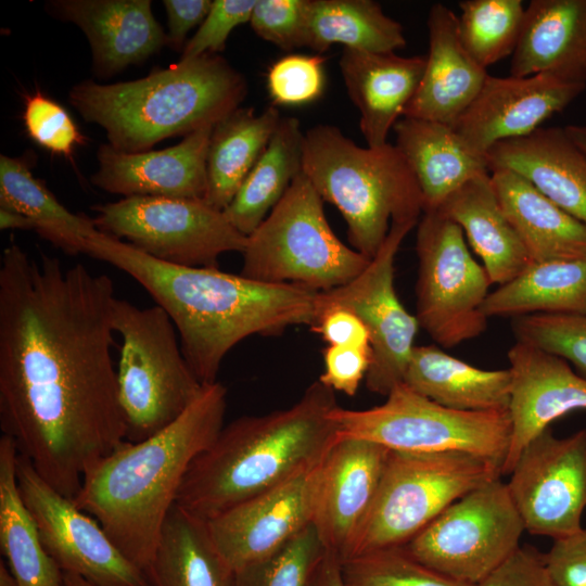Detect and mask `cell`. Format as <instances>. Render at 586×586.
Segmentation results:
<instances>
[{
	"label": "cell",
	"mask_w": 586,
	"mask_h": 586,
	"mask_svg": "<svg viewBox=\"0 0 586 586\" xmlns=\"http://www.w3.org/2000/svg\"><path fill=\"white\" fill-rule=\"evenodd\" d=\"M112 279L13 240L0 264V426L39 475L74 499L126 441Z\"/></svg>",
	"instance_id": "cell-1"
},
{
	"label": "cell",
	"mask_w": 586,
	"mask_h": 586,
	"mask_svg": "<svg viewBox=\"0 0 586 586\" xmlns=\"http://www.w3.org/2000/svg\"><path fill=\"white\" fill-rule=\"evenodd\" d=\"M82 253L129 275L168 314L202 384L217 381L225 356L242 340L316 320L319 292L300 285L167 264L98 230L84 240Z\"/></svg>",
	"instance_id": "cell-2"
},
{
	"label": "cell",
	"mask_w": 586,
	"mask_h": 586,
	"mask_svg": "<svg viewBox=\"0 0 586 586\" xmlns=\"http://www.w3.org/2000/svg\"><path fill=\"white\" fill-rule=\"evenodd\" d=\"M226 407L227 388L204 384L175 422L141 442L124 441L84 476L73 501L145 575L184 475L224 428Z\"/></svg>",
	"instance_id": "cell-3"
},
{
	"label": "cell",
	"mask_w": 586,
	"mask_h": 586,
	"mask_svg": "<svg viewBox=\"0 0 586 586\" xmlns=\"http://www.w3.org/2000/svg\"><path fill=\"white\" fill-rule=\"evenodd\" d=\"M334 391L319 380L292 406L224 425L190 464L176 504L207 522L323 460L339 438Z\"/></svg>",
	"instance_id": "cell-4"
},
{
	"label": "cell",
	"mask_w": 586,
	"mask_h": 586,
	"mask_svg": "<svg viewBox=\"0 0 586 586\" xmlns=\"http://www.w3.org/2000/svg\"><path fill=\"white\" fill-rule=\"evenodd\" d=\"M247 91L245 77L226 59L205 53L136 80L80 81L68 101L86 122L105 130L110 145L137 153L214 126L240 107Z\"/></svg>",
	"instance_id": "cell-5"
},
{
	"label": "cell",
	"mask_w": 586,
	"mask_h": 586,
	"mask_svg": "<svg viewBox=\"0 0 586 586\" xmlns=\"http://www.w3.org/2000/svg\"><path fill=\"white\" fill-rule=\"evenodd\" d=\"M302 168L345 219L353 249L369 259L392 221H419L423 214L416 177L395 144L362 148L339 127L319 124L304 133Z\"/></svg>",
	"instance_id": "cell-6"
},
{
	"label": "cell",
	"mask_w": 586,
	"mask_h": 586,
	"mask_svg": "<svg viewBox=\"0 0 586 586\" xmlns=\"http://www.w3.org/2000/svg\"><path fill=\"white\" fill-rule=\"evenodd\" d=\"M113 327L122 337L116 369L126 441L137 443L175 422L204 384L191 370L176 327L161 306L139 307L116 297Z\"/></svg>",
	"instance_id": "cell-7"
},
{
	"label": "cell",
	"mask_w": 586,
	"mask_h": 586,
	"mask_svg": "<svg viewBox=\"0 0 586 586\" xmlns=\"http://www.w3.org/2000/svg\"><path fill=\"white\" fill-rule=\"evenodd\" d=\"M242 255L241 275L316 292L346 284L370 262L333 232L324 215L323 200L303 171L247 235Z\"/></svg>",
	"instance_id": "cell-8"
},
{
	"label": "cell",
	"mask_w": 586,
	"mask_h": 586,
	"mask_svg": "<svg viewBox=\"0 0 586 586\" xmlns=\"http://www.w3.org/2000/svg\"><path fill=\"white\" fill-rule=\"evenodd\" d=\"M500 476L499 462L467 453L390 450L375 498L343 561L406 545L453 502Z\"/></svg>",
	"instance_id": "cell-9"
},
{
	"label": "cell",
	"mask_w": 586,
	"mask_h": 586,
	"mask_svg": "<svg viewBox=\"0 0 586 586\" xmlns=\"http://www.w3.org/2000/svg\"><path fill=\"white\" fill-rule=\"evenodd\" d=\"M339 436L377 443L388 450L467 453L501 466L511 441L509 411H462L442 406L399 383L369 409L336 406L330 413Z\"/></svg>",
	"instance_id": "cell-10"
},
{
	"label": "cell",
	"mask_w": 586,
	"mask_h": 586,
	"mask_svg": "<svg viewBox=\"0 0 586 586\" xmlns=\"http://www.w3.org/2000/svg\"><path fill=\"white\" fill-rule=\"evenodd\" d=\"M416 317L433 341L451 348L481 335V307L492 281L470 253L461 228L438 211L424 212L416 237Z\"/></svg>",
	"instance_id": "cell-11"
},
{
	"label": "cell",
	"mask_w": 586,
	"mask_h": 586,
	"mask_svg": "<svg viewBox=\"0 0 586 586\" xmlns=\"http://www.w3.org/2000/svg\"><path fill=\"white\" fill-rule=\"evenodd\" d=\"M98 231L157 260L182 267H217L218 257L244 251L247 237L224 211L204 200L129 196L92 206Z\"/></svg>",
	"instance_id": "cell-12"
},
{
	"label": "cell",
	"mask_w": 586,
	"mask_h": 586,
	"mask_svg": "<svg viewBox=\"0 0 586 586\" xmlns=\"http://www.w3.org/2000/svg\"><path fill=\"white\" fill-rule=\"evenodd\" d=\"M524 523L500 479L459 498L404 547L426 566L479 585L521 546Z\"/></svg>",
	"instance_id": "cell-13"
},
{
	"label": "cell",
	"mask_w": 586,
	"mask_h": 586,
	"mask_svg": "<svg viewBox=\"0 0 586 586\" xmlns=\"http://www.w3.org/2000/svg\"><path fill=\"white\" fill-rule=\"evenodd\" d=\"M418 222L392 221L383 244L367 267L346 284L319 292L317 302L316 319L329 307H342L364 322L373 354L365 379L366 386L370 392L384 396L403 383L420 328L416 315L407 311L394 286L396 254Z\"/></svg>",
	"instance_id": "cell-14"
},
{
	"label": "cell",
	"mask_w": 586,
	"mask_h": 586,
	"mask_svg": "<svg viewBox=\"0 0 586 586\" xmlns=\"http://www.w3.org/2000/svg\"><path fill=\"white\" fill-rule=\"evenodd\" d=\"M16 475L41 543L63 573L94 586H150L145 573L120 552L101 524L49 485L22 455Z\"/></svg>",
	"instance_id": "cell-15"
},
{
	"label": "cell",
	"mask_w": 586,
	"mask_h": 586,
	"mask_svg": "<svg viewBox=\"0 0 586 586\" xmlns=\"http://www.w3.org/2000/svg\"><path fill=\"white\" fill-rule=\"evenodd\" d=\"M507 483L525 531L552 540L583 528L586 430L558 437L547 428L520 453Z\"/></svg>",
	"instance_id": "cell-16"
},
{
	"label": "cell",
	"mask_w": 586,
	"mask_h": 586,
	"mask_svg": "<svg viewBox=\"0 0 586 586\" xmlns=\"http://www.w3.org/2000/svg\"><path fill=\"white\" fill-rule=\"evenodd\" d=\"M322 463L206 522L217 550L233 571L278 550L313 525Z\"/></svg>",
	"instance_id": "cell-17"
},
{
	"label": "cell",
	"mask_w": 586,
	"mask_h": 586,
	"mask_svg": "<svg viewBox=\"0 0 586 586\" xmlns=\"http://www.w3.org/2000/svg\"><path fill=\"white\" fill-rule=\"evenodd\" d=\"M586 80L552 73L486 78L482 89L451 125L479 156L497 143L521 138L543 127L579 97Z\"/></svg>",
	"instance_id": "cell-18"
},
{
	"label": "cell",
	"mask_w": 586,
	"mask_h": 586,
	"mask_svg": "<svg viewBox=\"0 0 586 586\" xmlns=\"http://www.w3.org/2000/svg\"><path fill=\"white\" fill-rule=\"evenodd\" d=\"M388 453L370 441L339 436L323 459L313 526L341 562L372 506Z\"/></svg>",
	"instance_id": "cell-19"
},
{
	"label": "cell",
	"mask_w": 586,
	"mask_h": 586,
	"mask_svg": "<svg viewBox=\"0 0 586 586\" xmlns=\"http://www.w3.org/2000/svg\"><path fill=\"white\" fill-rule=\"evenodd\" d=\"M507 356L511 441L502 475L511 472L522 449L555 420L586 410V379L565 359L522 342H515Z\"/></svg>",
	"instance_id": "cell-20"
},
{
	"label": "cell",
	"mask_w": 586,
	"mask_h": 586,
	"mask_svg": "<svg viewBox=\"0 0 586 586\" xmlns=\"http://www.w3.org/2000/svg\"><path fill=\"white\" fill-rule=\"evenodd\" d=\"M214 126L203 127L176 145L157 151L127 153L109 143L97 152L91 182L113 194L205 200L206 160Z\"/></svg>",
	"instance_id": "cell-21"
},
{
	"label": "cell",
	"mask_w": 586,
	"mask_h": 586,
	"mask_svg": "<svg viewBox=\"0 0 586 586\" xmlns=\"http://www.w3.org/2000/svg\"><path fill=\"white\" fill-rule=\"evenodd\" d=\"M46 10L82 30L99 77L140 64L167 44L150 0H51Z\"/></svg>",
	"instance_id": "cell-22"
},
{
	"label": "cell",
	"mask_w": 586,
	"mask_h": 586,
	"mask_svg": "<svg viewBox=\"0 0 586 586\" xmlns=\"http://www.w3.org/2000/svg\"><path fill=\"white\" fill-rule=\"evenodd\" d=\"M426 25L429 52L423 75L403 117L453 125L475 99L489 74L464 49L457 15L447 5L433 4Z\"/></svg>",
	"instance_id": "cell-23"
},
{
	"label": "cell",
	"mask_w": 586,
	"mask_h": 586,
	"mask_svg": "<svg viewBox=\"0 0 586 586\" xmlns=\"http://www.w3.org/2000/svg\"><path fill=\"white\" fill-rule=\"evenodd\" d=\"M424 66L425 55L343 49L341 74L360 114L359 128L368 146L387 143L390 130L418 89Z\"/></svg>",
	"instance_id": "cell-24"
},
{
	"label": "cell",
	"mask_w": 586,
	"mask_h": 586,
	"mask_svg": "<svg viewBox=\"0 0 586 586\" xmlns=\"http://www.w3.org/2000/svg\"><path fill=\"white\" fill-rule=\"evenodd\" d=\"M489 171L511 170L586 225V154L564 127H540L502 141L485 155Z\"/></svg>",
	"instance_id": "cell-25"
},
{
	"label": "cell",
	"mask_w": 586,
	"mask_h": 586,
	"mask_svg": "<svg viewBox=\"0 0 586 586\" xmlns=\"http://www.w3.org/2000/svg\"><path fill=\"white\" fill-rule=\"evenodd\" d=\"M509 72L586 80V0H532Z\"/></svg>",
	"instance_id": "cell-26"
},
{
	"label": "cell",
	"mask_w": 586,
	"mask_h": 586,
	"mask_svg": "<svg viewBox=\"0 0 586 586\" xmlns=\"http://www.w3.org/2000/svg\"><path fill=\"white\" fill-rule=\"evenodd\" d=\"M393 129L395 145L418 182L423 213L437 209L467 182L491 173L486 158L471 152L451 125L402 117Z\"/></svg>",
	"instance_id": "cell-27"
},
{
	"label": "cell",
	"mask_w": 586,
	"mask_h": 586,
	"mask_svg": "<svg viewBox=\"0 0 586 586\" xmlns=\"http://www.w3.org/2000/svg\"><path fill=\"white\" fill-rule=\"evenodd\" d=\"M491 180L531 263L586 260L585 224L564 212L532 183L511 170H492Z\"/></svg>",
	"instance_id": "cell-28"
},
{
	"label": "cell",
	"mask_w": 586,
	"mask_h": 586,
	"mask_svg": "<svg viewBox=\"0 0 586 586\" xmlns=\"http://www.w3.org/2000/svg\"><path fill=\"white\" fill-rule=\"evenodd\" d=\"M435 211L461 228L481 258L492 284L509 282L531 264L520 237L498 201L491 173L467 182Z\"/></svg>",
	"instance_id": "cell-29"
},
{
	"label": "cell",
	"mask_w": 586,
	"mask_h": 586,
	"mask_svg": "<svg viewBox=\"0 0 586 586\" xmlns=\"http://www.w3.org/2000/svg\"><path fill=\"white\" fill-rule=\"evenodd\" d=\"M403 383L447 408L462 411H508L509 369L485 370L458 359L436 345H416Z\"/></svg>",
	"instance_id": "cell-30"
},
{
	"label": "cell",
	"mask_w": 586,
	"mask_h": 586,
	"mask_svg": "<svg viewBox=\"0 0 586 586\" xmlns=\"http://www.w3.org/2000/svg\"><path fill=\"white\" fill-rule=\"evenodd\" d=\"M280 112L268 106L257 114L253 107H239L214 125L206 160L205 202L224 211L268 145Z\"/></svg>",
	"instance_id": "cell-31"
},
{
	"label": "cell",
	"mask_w": 586,
	"mask_h": 586,
	"mask_svg": "<svg viewBox=\"0 0 586 586\" xmlns=\"http://www.w3.org/2000/svg\"><path fill=\"white\" fill-rule=\"evenodd\" d=\"M146 577L150 586H234V571L217 550L207 523L177 504L163 525Z\"/></svg>",
	"instance_id": "cell-32"
},
{
	"label": "cell",
	"mask_w": 586,
	"mask_h": 586,
	"mask_svg": "<svg viewBox=\"0 0 586 586\" xmlns=\"http://www.w3.org/2000/svg\"><path fill=\"white\" fill-rule=\"evenodd\" d=\"M481 310L488 319L586 315V260L533 262L489 292Z\"/></svg>",
	"instance_id": "cell-33"
},
{
	"label": "cell",
	"mask_w": 586,
	"mask_h": 586,
	"mask_svg": "<svg viewBox=\"0 0 586 586\" xmlns=\"http://www.w3.org/2000/svg\"><path fill=\"white\" fill-rule=\"evenodd\" d=\"M17 447L0 438V548L20 586H63L64 573L44 549L18 488Z\"/></svg>",
	"instance_id": "cell-34"
},
{
	"label": "cell",
	"mask_w": 586,
	"mask_h": 586,
	"mask_svg": "<svg viewBox=\"0 0 586 586\" xmlns=\"http://www.w3.org/2000/svg\"><path fill=\"white\" fill-rule=\"evenodd\" d=\"M304 133L296 117H281L268 145L224 209L227 219L250 235L303 171Z\"/></svg>",
	"instance_id": "cell-35"
},
{
	"label": "cell",
	"mask_w": 586,
	"mask_h": 586,
	"mask_svg": "<svg viewBox=\"0 0 586 586\" xmlns=\"http://www.w3.org/2000/svg\"><path fill=\"white\" fill-rule=\"evenodd\" d=\"M334 43L370 52L406 46L399 22L372 0H306L304 47L326 52Z\"/></svg>",
	"instance_id": "cell-36"
},
{
	"label": "cell",
	"mask_w": 586,
	"mask_h": 586,
	"mask_svg": "<svg viewBox=\"0 0 586 586\" xmlns=\"http://www.w3.org/2000/svg\"><path fill=\"white\" fill-rule=\"evenodd\" d=\"M0 208L31 219L41 238L69 255L81 254L84 240L97 230L91 218L60 203L22 157L0 156Z\"/></svg>",
	"instance_id": "cell-37"
},
{
	"label": "cell",
	"mask_w": 586,
	"mask_h": 586,
	"mask_svg": "<svg viewBox=\"0 0 586 586\" xmlns=\"http://www.w3.org/2000/svg\"><path fill=\"white\" fill-rule=\"evenodd\" d=\"M458 8L459 38L477 64L487 69L512 55L523 25L522 0H463Z\"/></svg>",
	"instance_id": "cell-38"
},
{
	"label": "cell",
	"mask_w": 586,
	"mask_h": 586,
	"mask_svg": "<svg viewBox=\"0 0 586 586\" xmlns=\"http://www.w3.org/2000/svg\"><path fill=\"white\" fill-rule=\"evenodd\" d=\"M345 586H475L444 575L404 546L372 550L341 562Z\"/></svg>",
	"instance_id": "cell-39"
},
{
	"label": "cell",
	"mask_w": 586,
	"mask_h": 586,
	"mask_svg": "<svg viewBox=\"0 0 586 586\" xmlns=\"http://www.w3.org/2000/svg\"><path fill=\"white\" fill-rule=\"evenodd\" d=\"M326 549L313 525L270 555L234 571V586H308Z\"/></svg>",
	"instance_id": "cell-40"
},
{
	"label": "cell",
	"mask_w": 586,
	"mask_h": 586,
	"mask_svg": "<svg viewBox=\"0 0 586 586\" xmlns=\"http://www.w3.org/2000/svg\"><path fill=\"white\" fill-rule=\"evenodd\" d=\"M511 329L517 342L562 357L586 379V315H527L512 318Z\"/></svg>",
	"instance_id": "cell-41"
},
{
	"label": "cell",
	"mask_w": 586,
	"mask_h": 586,
	"mask_svg": "<svg viewBox=\"0 0 586 586\" xmlns=\"http://www.w3.org/2000/svg\"><path fill=\"white\" fill-rule=\"evenodd\" d=\"M320 54H288L268 69L267 89L275 104L301 105L318 99L324 87Z\"/></svg>",
	"instance_id": "cell-42"
},
{
	"label": "cell",
	"mask_w": 586,
	"mask_h": 586,
	"mask_svg": "<svg viewBox=\"0 0 586 586\" xmlns=\"http://www.w3.org/2000/svg\"><path fill=\"white\" fill-rule=\"evenodd\" d=\"M23 120L28 136L48 151L71 157L84 136L58 102L37 91L26 98Z\"/></svg>",
	"instance_id": "cell-43"
},
{
	"label": "cell",
	"mask_w": 586,
	"mask_h": 586,
	"mask_svg": "<svg viewBox=\"0 0 586 586\" xmlns=\"http://www.w3.org/2000/svg\"><path fill=\"white\" fill-rule=\"evenodd\" d=\"M306 0H257L250 24L254 33L283 51L304 47Z\"/></svg>",
	"instance_id": "cell-44"
},
{
	"label": "cell",
	"mask_w": 586,
	"mask_h": 586,
	"mask_svg": "<svg viewBox=\"0 0 586 586\" xmlns=\"http://www.w3.org/2000/svg\"><path fill=\"white\" fill-rule=\"evenodd\" d=\"M257 0H213V5L198 27L195 34L187 41L180 61H187L205 53L221 52L231 31L250 22Z\"/></svg>",
	"instance_id": "cell-45"
},
{
	"label": "cell",
	"mask_w": 586,
	"mask_h": 586,
	"mask_svg": "<svg viewBox=\"0 0 586 586\" xmlns=\"http://www.w3.org/2000/svg\"><path fill=\"white\" fill-rule=\"evenodd\" d=\"M319 381L334 392L354 396L372 364V348L328 345Z\"/></svg>",
	"instance_id": "cell-46"
},
{
	"label": "cell",
	"mask_w": 586,
	"mask_h": 586,
	"mask_svg": "<svg viewBox=\"0 0 586 586\" xmlns=\"http://www.w3.org/2000/svg\"><path fill=\"white\" fill-rule=\"evenodd\" d=\"M476 586H556V584L548 571L545 553L531 545H524Z\"/></svg>",
	"instance_id": "cell-47"
},
{
	"label": "cell",
	"mask_w": 586,
	"mask_h": 586,
	"mask_svg": "<svg viewBox=\"0 0 586 586\" xmlns=\"http://www.w3.org/2000/svg\"><path fill=\"white\" fill-rule=\"evenodd\" d=\"M545 561L556 586H586V526L553 540Z\"/></svg>",
	"instance_id": "cell-48"
},
{
	"label": "cell",
	"mask_w": 586,
	"mask_h": 586,
	"mask_svg": "<svg viewBox=\"0 0 586 586\" xmlns=\"http://www.w3.org/2000/svg\"><path fill=\"white\" fill-rule=\"evenodd\" d=\"M310 330L318 333L328 345L371 346L370 334L364 322L354 313L342 307L322 310Z\"/></svg>",
	"instance_id": "cell-49"
},
{
	"label": "cell",
	"mask_w": 586,
	"mask_h": 586,
	"mask_svg": "<svg viewBox=\"0 0 586 586\" xmlns=\"http://www.w3.org/2000/svg\"><path fill=\"white\" fill-rule=\"evenodd\" d=\"M167 15V44L182 52L188 33L207 16L212 0H164Z\"/></svg>",
	"instance_id": "cell-50"
},
{
	"label": "cell",
	"mask_w": 586,
	"mask_h": 586,
	"mask_svg": "<svg viewBox=\"0 0 586 586\" xmlns=\"http://www.w3.org/2000/svg\"><path fill=\"white\" fill-rule=\"evenodd\" d=\"M308 586H345L342 579L340 559L326 550Z\"/></svg>",
	"instance_id": "cell-51"
},
{
	"label": "cell",
	"mask_w": 586,
	"mask_h": 586,
	"mask_svg": "<svg viewBox=\"0 0 586 586\" xmlns=\"http://www.w3.org/2000/svg\"><path fill=\"white\" fill-rule=\"evenodd\" d=\"M0 228L1 230L18 229L36 231L37 226L31 219L22 214L0 208Z\"/></svg>",
	"instance_id": "cell-52"
},
{
	"label": "cell",
	"mask_w": 586,
	"mask_h": 586,
	"mask_svg": "<svg viewBox=\"0 0 586 586\" xmlns=\"http://www.w3.org/2000/svg\"><path fill=\"white\" fill-rule=\"evenodd\" d=\"M564 129L573 142L586 154V125H568Z\"/></svg>",
	"instance_id": "cell-53"
},
{
	"label": "cell",
	"mask_w": 586,
	"mask_h": 586,
	"mask_svg": "<svg viewBox=\"0 0 586 586\" xmlns=\"http://www.w3.org/2000/svg\"><path fill=\"white\" fill-rule=\"evenodd\" d=\"M0 586H20L17 579L3 560L0 561Z\"/></svg>",
	"instance_id": "cell-54"
},
{
	"label": "cell",
	"mask_w": 586,
	"mask_h": 586,
	"mask_svg": "<svg viewBox=\"0 0 586 586\" xmlns=\"http://www.w3.org/2000/svg\"><path fill=\"white\" fill-rule=\"evenodd\" d=\"M63 586H94V585H92L91 583L87 582L86 579L77 575L64 573Z\"/></svg>",
	"instance_id": "cell-55"
}]
</instances>
